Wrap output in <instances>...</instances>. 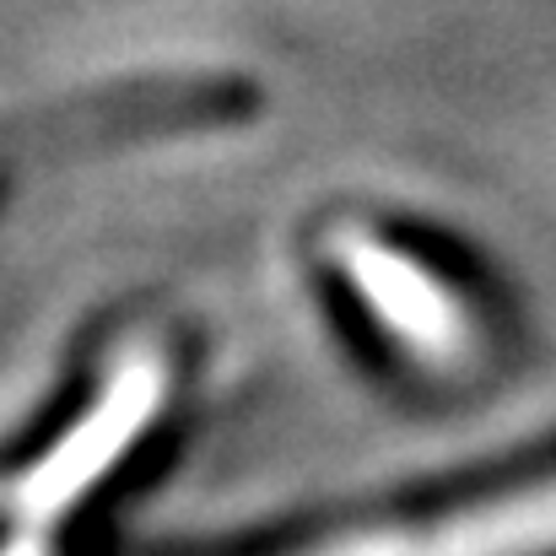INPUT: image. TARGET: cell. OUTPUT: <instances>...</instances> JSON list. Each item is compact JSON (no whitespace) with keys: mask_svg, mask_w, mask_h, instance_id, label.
<instances>
[{"mask_svg":"<svg viewBox=\"0 0 556 556\" xmlns=\"http://www.w3.org/2000/svg\"><path fill=\"white\" fill-rule=\"evenodd\" d=\"M336 265L363 292L372 319L389 336H400L410 352H421V357H454L465 346L470 325H465L454 292L432 270H421L410 254L378 243L368 232H341L336 238Z\"/></svg>","mask_w":556,"mask_h":556,"instance_id":"obj_2","label":"cell"},{"mask_svg":"<svg viewBox=\"0 0 556 556\" xmlns=\"http://www.w3.org/2000/svg\"><path fill=\"white\" fill-rule=\"evenodd\" d=\"M0 556H38V552H33V546L22 541V546H5V552H0Z\"/></svg>","mask_w":556,"mask_h":556,"instance_id":"obj_4","label":"cell"},{"mask_svg":"<svg viewBox=\"0 0 556 556\" xmlns=\"http://www.w3.org/2000/svg\"><path fill=\"white\" fill-rule=\"evenodd\" d=\"M163 368L152 357H136L103 383V394L71 421V432L22 476L16 486V514L22 519H54L65 514L81 492H92L147 432V421L163 405Z\"/></svg>","mask_w":556,"mask_h":556,"instance_id":"obj_1","label":"cell"},{"mask_svg":"<svg viewBox=\"0 0 556 556\" xmlns=\"http://www.w3.org/2000/svg\"><path fill=\"white\" fill-rule=\"evenodd\" d=\"M556 552V486H535L454 519H438L427 530H394L363 535L319 556H541Z\"/></svg>","mask_w":556,"mask_h":556,"instance_id":"obj_3","label":"cell"}]
</instances>
